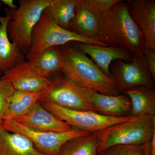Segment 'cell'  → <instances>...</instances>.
Segmentation results:
<instances>
[{
	"instance_id": "cell-1",
	"label": "cell",
	"mask_w": 155,
	"mask_h": 155,
	"mask_svg": "<svg viewBox=\"0 0 155 155\" xmlns=\"http://www.w3.org/2000/svg\"><path fill=\"white\" fill-rule=\"evenodd\" d=\"M96 39L107 46L125 48L134 54L143 55V34L130 16L126 1L101 14Z\"/></svg>"
},
{
	"instance_id": "cell-2",
	"label": "cell",
	"mask_w": 155,
	"mask_h": 155,
	"mask_svg": "<svg viewBox=\"0 0 155 155\" xmlns=\"http://www.w3.org/2000/svg\"><path fill=\"white\" fill-rule=\"evenodd\" d=\"M63 55L61 73L82 88L106 95L122 94L116 81L106 75L85 54L70 44L61 46Z\"/></svg>"
},
{
	"instance_id": "cell-3",
	"label": "cell",
	"mask_w": 155,
	"mask_h": 155,
	"mask_svg": "<svg viewBox=\"0 0 155 155\" xmlns=\"http://www.w3.org/2000/svg\"><path fill=\"white\" fill-rule=\"evenodd\" d=\"M51 1L19 0L17 8L5 10L10 18L7 27L9 38L25 56L30 48L34 28Z\"/></svg>"
},
{
	"instance_id": "cell-4",
	"label": "cell",
	"mask_w": 155,
	"mask_h": 155,
	"mask_svg": "<svg viewBox=\"0 0 155 155\" xmlns=\"http://www.w3.org/2000/svg\"><path fill=\"white\" fill-rule=\"evenodd\" d=\"M100 143L98 154L116 145H142L150 143L155 135V116L133 117L98 132Z\"/></svg>"
},
{
	"instance_id": "cell-5",
	"label": "cell",
	"mask_w": 155,
	"mask_h": 155,
	"mask_svg": "<svg viewBox=\"0 0 155 155\" xmlns=\"http://www.w3.org/2000/svg\"><path fill=\"white\" fill-rule=\"evenodd\" d=\"M72 42L107 46L96 38H85L56 25L43 14L34 28L31 45L25 59L36 55L48 48L61 46Z\"/></svg>"
},
{
	"instance_id": "cell-6",
	"label": "cell",
	"mask_w": 155,
	"mask_h": 155,
	"mask_svg": "<svg viewBox=\"0 0 155 155\" xmlns=\"http://www.w3.org/2000/svg\"><path fill=\"white\" fill-rule=\"evenodd\" d=\"M42 107L58 119L71 127L89 134L95 133L112 125L128 121L133 116L115 118L102 116L89 111L70 110L49 102H39Z\"/></svg>"
},
{
	"instance_id": "cell-7",
	"label": "cell",
	"mask_w": 155,
	"mask_h": 155,
	"mask_svg": "<svg viewBox=\"0 0 155 155\" xmlns=\"http://www.w3.org/2000/svg\"><path fill=\"white\" fill-rule=\"evenodd\" d=\"M1 125L8 131L24 135L39 152L45 155H60L61 147L67 142L89 134L73 127L72 130L62 133L38 131L25 127L13 119L3 120Z\"/></svg>"
},
{
	"instance_id": "cell-8",
	"label": "cell",
	"mask_w": 155,
	"mask_h": 155,
	"mask_svg": "<svg viewBox=\"0 0 155 155\" xmlns=\"http://www.w3.org/2000/svg\"><path fill=\"white\" fill-rule=\"evenodd\" d=\"M111 76L121 94L137 87L155 89V81L149 72L144 56L134 54L131 61L116 60L110 69Z\"/></svg>"
},
{
	"instance_id": "cell-9",
	"label": "cell",
	"mask_w": 155,
	"mask_h": 155,
	"mask_svg": "<svg viewBox=\"0 0 155 155\" xmlns=\"http://www.w3.org/2000/svg\"><path fill=\"white\" fill-rule=\"evenodd\" d=\"M49 102L70 110L94 112L87 103L81 87L62 73L50 79L39 102Z\"/></svg>"
},
{
	"instance_id": "cell-10",
	"label": "cell",
	"mask_w": 155,
	"mask_h": 155,
	"mask_svg": "<svg viewBox=\"0 0 155 155\" xmlns=\"http://www.w3.org/2000/svg\"><path fill=\"white\" fill-rule=\"evenodd\" d=\"M0 78L10 82L16 91L43 92L50 84V79L40 75L25 59L6 71Z\"/></svg>"
},
{
	"instance_id": "cell-11",
	"label": "cell",
	"mask_w": 155,
	"mask_h": 155,
	"mask_svg": "<svg viewBox=\"0 0 155 155\" xmlns=\"http://www.w3.org/2000/svg\"><path fill=\"white\" fill-rule=\"evenodd\" d=\"M81 87L87 103L95 113L115 118L131 116V102L126 95L122 94L116 96L106 95Z\"/></svg>"
},
{
	"instance_id": "cell-12",
	"label": "cell",
	"mask_w": 155,
	"mask_h": 155,
	"mask_svg": "<svg viewBox=\"0 0 155 155\" xmlns=\"http://www.w3.org/2000/svg\"><path fill=\"white\" fill-rule=\"evenodd\" d=\"M70 45L85 54L106 75L112 77L110 69L111 64L116 60L129 61L133 54L125 48L114 46H102L72 42Z\"/></svg>"
},
{
	"instance_id": "cell-13",
	"label": "cell",
	"mask_w": 155,
	"mask_h": 155,
	"mask_svg": "<svg viewBox=\"0 0 155 155\" xmlns=\"http://www.w3.org/2000/svg\"><path fill=\"white\" fill-rule=\"evenodd\" d=\"M128 11L140 28L144 39V51L155 50V0H128Z\"/></svg>"
},
{
	"instance_id": "cell-14",
	"label": "cell",
	"mask_w": 155,
	"mask_h": 155,
	"mask_svg": "<svg viewBox=\"0 0 155 155\" xmlns=\"http://www.w3.org/2000/svg\"><path fill=\"white\" fill-rule=\"evenodd\" d=\"M13 119L25 127L38 131L62 133L73 128L46 110L39 102L28 114Z\"/></svg>"
},
{
	"instance_id": "cell-15",
	"label": "cell",
	"mask_w": 155,
	"mask_h": 155,
	"mask_svg": "<svg viewBox=\"0 0 155 155\" xmlns=\"http://www.w3.org/2000/svg\"><path fill=\"white\" fill-rule=\"evenodd\" d=\"M101 15L99 11L85 0H76L75 16L69 30L85 38H96Z\"/></svg>"
},
{
	"instance_id": "cell-16",
	"label": "cell",
	"mask_w": 155,
	"mask_h": 155,
	"mask_svg": "<svg viewBox=\"0 0 155 155\" xmlns=\"http://www.w3.org/2000/svg\"><path fill=\"white\" fill-rule=\"evenodd\" d=\"M25 59L30 62L40 75L47 79H51L62 72L63 55L61 46L48 48Z\"/></svg>"
},
{
	"instance_id": "cell-17",
	"label": "cell",
	"mask_w": 155,
	"mask_h": 155,
	"mask_svg": "<svg viewBox=\"0 0 155 155\" xmlns=\"http://www.w3.org/2000/svg\"><path fill=\"white\" fill-rule=\"evenodd\" d=\"M0 155H45L20 134L5 130L0 124Z\"/></svg>"
},
{
	"instance_id": "cell-18",
	"label": "cell",
	"mask_w": 155,
	"mask_h": 155,
	"mask_svg": "<svg viewBox=\"0 0 155 155\" xmlns=\"http://www.w3.org/2000/svg\"><path fill=\"white\" fill-rule=\"evenodd\" d=\"M5 14V19L0 23V74H2L25 60V56L9 38L7 27L10 18Z\"/></svg>"
},
{
	"instance_id": "cell-19",
	"label": "cell",
	"mask_w": 155,
	"mask_h": 155,
	"mask_svg": "<svg viewBox=\"0 0 155 155\" xmlns=\"http://www.w3.org/2000/svg\"><path fill=\"white\" fill-rule=\"evenodd\" d=\"M130 98L132 107L131 116H155V89L148 87H137L123 93Z\"/></svg>"
},
{
	"instance_id": "cell-20",
	"label": "cell",
	"mask_w": 155,
	"mask_h": 155,
	"mask_svg": "<svg viewBox=\"0 0 155 155\" xmlns=\"http://www.w3.org/2000/svg\"><path fill=\"white\" fill-rule=\"evenodd\" d=\"M76 0H51L43 14L56 25L69 30L75 16Z\"/></svg>"
},
{
	"instance_id": "cell-21",
	"label": "cell",
	"mask_w": 155,
	"mask_h": 155,
	"mask_svg": "<svg viewBox=\"0 0 155 155\" xmlns=\"http://www.w3.org/2000/svg\"><path fill=\"white\" fill-rule=\"evenodd\" d=\"M42 96V92L15 91L3 120L14 119L28 114L40 101Z\"/></svg>"
},
{
	"instance_id": "cell-22",
	"label": "cell",
	"mask_w": 155,
	"mask_h": 155,
	"mask_svg": "<svg viewBox=\"0 0 155 155\" xmlns=\"http://www.w3.org/2000/svg\"><path fill=\"white\" fill-rule=\"evenodd\" d=\"M100 141L98 132L71 139L63 145L60 155H100L97 153Z\"/></svg>"
},
{
	"instance_id": "cell-23",
	"label": "cell",
	"mask_w": 155,
	"mask_h": 155,
	"mask_svg": "<svg viewBox=\"0 0 155 155\" xmlns=\"http://www.w3.org/2000/svg\"><path fill=\"white\" fill-rule=\"evenodd\" d=\"M150 143L142 145H116L109 147L99 154L100 155H146L147 147Z\"/></svg>"
},
{
	"instance_id": "cell-24",
	"label": "cell",
	"mask_w": 155,
	"mask_h": 155,
	"mask_svg": "<svg viewBox=\"0 0 155 155\" xmlns=\"http://www.w3.org/2000/svg\"><path fill=\"white\" fill-rule=\"evenodd\" d=\"M15 91L10 82L0 78V124L9 107Z\"/></svg>"
},
{
	"instance_id": "cell-25",
	"label": "cell",
	"mask_w": 155,
	"mask_h": 155,
	"mask_svg": "<svg viewBox=\"0 0 155 155\" xmlns=\"http://www.w3.org/2000/svg\"><path fill=\"white\" fill-rule=\"evenodd\" d=\"M87 2L99 11L101 14L105 13L122 0H85Z\"/></svg>"
},
{
	"instance_id": "cell-26",
	"label": "cell",
	"mask_w": 155,
	"mask_h": 155,
	"mask_svg": "<svg viewBox=\"0 0 155 155\" xmlns=\"http://www.w3.org/2000/svg\"><path fill=\"white\" fill-rule=\"evenodd\" d=\"M146 61L148 68L153 80L155 81V50L149 49L144 51L143 54Z\"/></svg>"
},
{
	"instance_id": "cell-27",
	"label": "cell",
	"mask_w": 155,
	"mask_h": 155,
	"mask_svg": "<svg viewBox=\"0 0 155 155\" xmlns=\"http://www.w3.org/2000/svg\"><path fill=\"white\" fill-rule=\"evenodd\" d=\"M0 2L8 6L9 9H15L17 8V6L14 4V1L13 0H1Z\"/></svg>"
},
{
	"instance_id": "cell-28",
	"label": "cell",
	"mask_w": 155,
	"mask_h": 155,
	"mask_svg": "<svg viewBox=\"0 0 155 155\" xmlns=\"http://www.w3.org/2000/svg\"><path fill=\"white\" fill-rule=\"evenodd\" d=\"M2 2H0V10H1V7H2ZM5 19V17H1L0 16V23L1 22H2L3 21H4Z\"/></svg>"
},
{
	"instance_id": "cell-29",
	"label": "cell",
	"mask_w": 155,
	"mask_h": 155,
	"mask_svg": "<svg viewBox=\"0 0 155 155\" xmlns=\"http://www.w3.org/2000/svg\"><path fill=\"white\" fill-rule=\"evenodd\" d=\"M146 155H150V152H147Z\"/></svg>"
}]
</instances>
